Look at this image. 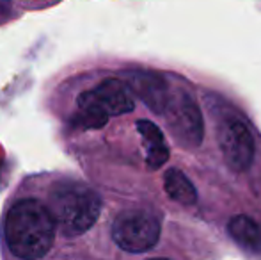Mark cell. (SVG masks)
I'll return each mask as SVG.
<instances>
[{
  "mask_svg": "<svg viewBox=\"0 0 261 260\" xmlns=\"http://www.w3.org/2000/svg\"><path fill=\"white\" fill-rule=\"evenodd\" d=\"M231 239L249 253H261V228L249 216H234L227 223Z\"/></svg>",
  "mask_w": 261,
  "mask_h": 260,
  "instance_id": "9",
  "label": "cell"
},
{
  "mask_svg": "<svg viewBox=\"0 0 261 260\" xmlns=\"http://www.w3.org/2000/svg\"><path fill=\"white\" fill-rule=\"evenodd\" d=\"M162 233L160 219L144 208H128L116 218L112 239L123 251L144 253L158 244Z\"/></svg>",
  "mask_w": 261,
  "mask_h": 260,
  "instance_id": "3",
  "label": "cell"
},
{
  "mask_svg": "<svg viewBox=\"0 0 261 260\" xmlns=\"http://www.w3.org/2000/svg\"><path fill=\"white\" fill-rule=\"evenodd\" d=\"M55 228L66 237L82 235L98 221L101 198L94 189L82 182L64 180L54 185L46 201Z\"/></svg>",
  "mask_w": 261,
  "mask_h": 260,
  "instance_id": "2",
  "label": "cell"
},
{
  "mask_svg": "<svg viewBox=\"0 0 261 260\" xmlns=\"http://www.w3.org/2000/svg\"><path fill=\"white\" fill-rule=\"evenodd\" d=\"M109 122V116L103 114V112L98 111H91V109H80L79 114H75L71 118V125L75 129H101V127L107 125Z\"/></svg>",
  "mask_w": 261,
  "mask_h": 260,
  "instance_id": "11",
  "label": "cell"
},
{
  "mask_svg": "<svg viewBox=\"0 0 261 260\" xmlns=\"http://www.w3.org/2000/svg\"><path fill=\"white\" fill-rule=\"evenodd\" d=\"M219 145L226 164L237 173H245L254 160V139L242 120H226L219 130Z\"/></svg>",
  "mask_w": 261,
  "mask_h": 260,
  "instance_id": "6",
  "label": "cell"
},
{
  "mask_svg": "<svg viewBox=\"0 0 261 260\" xmlns=\"http://www.w3.org/2000/svg\"><path fill=\"white\" fill-rule=\"evenodd\" d=\"M79 109L103 112L107 116L128 114L135 109V100L124 80L105 79L94 89L86 91L76 98Z\"/></svg>",
  "mask_w": 261,
  "mask_h": 260,
  "instance_id": "4",
  "label": "cell"
},
{
  "mask_svg": "<svg viewBox=\"0 0 261 260\" xmlns=\"http://www.w3.org/2000/svg\"><path fill=\"white\" fill-rule=\"evenodd\" d=\"M4 237L18 258L45 257L55 239V223L46 205L31 198L16 201L6 216Z\"/></svg>",
  "mask_w": 261,
  "mask_h": 260,
  "instance_id": "1",
  "label": "cell"
},
{
  "mask_svg": "<svg viewBox=\"0 0 261 260\" xmlns=\"http://www.w3.org/2000/svg\"><path fill=\"white\" fill-rule=\"evenodd\" d=\"M137 130L141 134L142 141H144L148 168L149 170L162 168L169 159V148L165 145V137L162 134V130L153 122H148V120L137 122Z\"/></svg>",
  "mask_w": 261,
  "mask_h": 260,
  "instance_id": "8",
  "label": "cell"
},
{
  "mask_svg": "<svg viewBox=\"0 0 261 260\" xmlns=\"http://www.w3.org/2000/svg\"><path fill=\"white\" fill-rule=\"evenodd\" d=\"M164 114L169 116V123L178 141H181L187 148H197L203 143L204 123L201 111L189 93L179 91L172 93L171 102Z\"/></svg>",
  "mask_w": 261,
  "mask_h": 260,
  "instance_id": "5",
  "label": "cell"
},
{
  "mask_svg": "<svg viewBox=\"0 0 261 260\" xmlns=\"http://www.w3.org/2000/svg\"><path fill=\"white\" fill-rule=\"evenodd\" d=\"M124 82L128 84L132 93H135L148 105V109H151L155 114H164L172 97L164 77L153 72L134 69L124 73Z\"/></svg>",
  "mask_w": 261,
  "mask_h": 260,
  "instance_id": "7",
  "label": "cell"
},
{
  "mask_svg": "<svg viewBox=\"0 0 261 260\" xmlns=\"http://www.w3.org/2000/svg\"><path fill=\"white\" fill-rule=\"evenodd\" d=\"M164 187L171 200L178 201V203L185 205V207H192L197 201V193L194 184L183 171L176 170V168H171V170L165 171Z\"/></svg>",
  "mask_w": 261,
  "mask_h": 260,
  "instance_id": "10",
  "label": "cell"
},
{
  "mask_svg": "<svg viewBox=\"0 0 261 260\" xmlns=\"http://www.w3.org/2000/svg\"><path fill=\"white\" fill-rule=\"evenodd\" d=\"M13 13V4L11 0H0V21H6Z\"/></svg>",
  "mask_w": 261,
  "mask_h": 260,
  "instance_id": "12",
  "label": "cell"
}]
</instances>
